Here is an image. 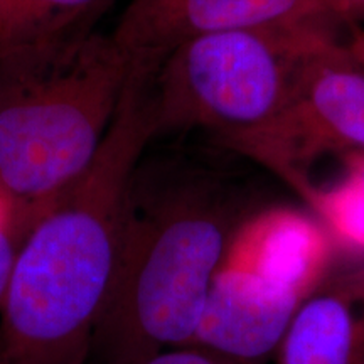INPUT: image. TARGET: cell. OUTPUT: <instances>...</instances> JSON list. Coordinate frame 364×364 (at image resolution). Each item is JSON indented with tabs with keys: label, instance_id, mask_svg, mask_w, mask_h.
Listing matches in <instances>:
<instances>
[{
	"label": "cell",
	"instance_id": "9",
	"mask_svg": "<svg viewBox=\"0 0 364 364\" xmlns=\"http://www.w3.org/2000/svg\"><path fill=\"white\" fill-rule=\"evenodd\" d=\"M277 354L279 364H364V263L322 280Z\"/></svg>",
	"mask_w": 364,
	"mask_h": 364
},
{
	"label": "cell",
	"instance_id": "11",
	"mask_svg": "<svg viewBox=\"0 0 364 364\" xmlns=\"http://www.w3.org/2000/svg\"><path fill=\"white\" fill-rule=\"evenodd\" d=\"M324 225L334 245L364 255V193L358 181L346 172L331 188L309 184L299 193Z\"/></svg>",
	"mask_w": 364,
	"mask_h": 364
},
{
	"label": "cell",
	"instance_id": "13",
	"mask_svg": "<svg viewBox=\"0 0 364 364\" xmlns=\"http://www.w3.org/2000/svg\"><path fill=\"white\" fill-rule=\"evenodd\" d=\"M24 236L26 235L21 230L9 223L7 216L0 218V306H2L17 250H19Z\"/></svg>",
	"mask_w": 364,
	"mask_h": 364
},
{
	"label": "cell",
	"instance_id": "1",
	"mask_svg": "<svg viewBox=\"0 0 364 364\" xmlns=\"http://www.w3.org/2000/svg\"><path fill=\"white\" fill-rule=\"evenodd\" d=\"M257 211L245 182L209 154L145 152L130 181L95 341L100 364L135 363L193 343L231 243Z\"/></svg>",
	"mask_w": 364,
	"mask_h": 364
},
{
	"label": "cell",
	"instance_id": "6",
	"mask_svg": "<svg viewBox=\"0 0 364 364\" xmlns=\"http://www.w3.org/2000/svg\"><path fill=\"white\" fill-rule=\"evenodd\" d=\"M332 16L327 0H129L112 38L132 65L156 68L188 41Z\"/></svg>",
	"mask_w": 364,
	"mask_h": 364
},
{
	"label": "cell",
	"instance_id": "12",
	"mask_svg": "<svg viewBox=\"0 0 364 364\" xmlns=\"http://www.w3.org/2000/svg\"><path fill=\"white\" fill-rule=\"evenodd\" d=\"M129 364H238L199 346L186 344L162 349L152 356Z\"/></svg>",
	"mask_w": 364,
	"mask_h": 364
},
{
	"label": "cell",
	"instance_id": "18",
	"mask_svg": "<svg viewBox=\"0 0 364 364\" xmlns=\"http://www.w3.org/2000/svg\"><path fill=\"white\" fill-rule=\"evenodd\" d=\"M329 9H331V7H329Z\"/></svg>",
	"mask_w": 364,
	"mask_h": 364
},
{
	"label": "cell",
	"instance_id": "17",
	"mask_svg": "<svg viewBox=\"0 0 364 364\" xmlns=\"http://www.w3.org/2000/svg\"><path fill=\"white\" fill-rule=\"evenodd\" d=\"M0 364H4V356H2V348H0Z\"/></svg>",
	"mask_w": 364,
	"mask_h": 364
},
{
	"label": "cell",
	"instance_id": "14",
	"mask_svg": "<svg viewBox=\"0 0 364 364\" xmlns=\"http://www.w3.org/2000/svg\"><path fill=\"white\" fill-rule=\"evenodd\" d=\"M332 16L353 19L364 16V0H327Z\"/></svg>",
	"mask_w": 364,
	"mask_h": 364
},
{
	"label": "cell",
	"instance_id": "5",
	"mask_svg": "<svg viewBox=\"0 0 364 364\" xmlns=\"http://www.w3.org/2000/svg\"><path fill=\"white\" fill-rule=\"evenodd\" d=\"M218 147L260 164L300 193L307 171L327 154L364 152V71L329 36L304 59L279 113Z\"/></svg>",
	"mask_w": 364,
	"mask_h": 364
},
{
	"label": "cell",
	"instance_id": "3",
	"mask_svg": "<svg viewBox=\"0 0 364 364\" xmlns=\"http://www.w3.org/2000/svg\"><path fill=\"white\" fill-rule=\"evenodd\" d=\"M130 71L90 26L0 59V201L22 233L88 171Z\"/></svg>",
	"mask_w": 364,
	"mask_h": 364
},
{
	"label": "cell",
	"instance_id": "8",
	"mask_svg": "<svg viewBox=\"0 0 364 364\" xmlns=\"http://www.w3.org/2000/svg\"><path fill=\"white\" fill-rule=\"evenodd\" d=\"M334 247L317 218L272 206L258 209L243 223L223 265L307 299L326 279Z\"/></svg>",
	"mask_w": 364,
	"mask_h": 364
},
{
	"label": "cell",
	"instance_id": "2",
	"mask_svg": "<svg viewBox=\"0 0 364 364\" xmlns=\"http://www.w3.org/2000/svg\"><path fill=\"white\" fill-rule=\"evenodd\" d=\"M150 70L132 66L88 171L27 231L0 306L4 364H88L112 292L132 176L156 140Z\"/></svg>",
	"mask_w": 364,
	"mask_h": 364
},
{
	"label": "cell",
	"instance_id": "10",
	"mask_svg": "<svg viewBox=\"0 0 364 364\" xmlns=\"http://www.w3.org/2000/svg\"><path fill=\"white\" fill-rule=\"evenodd\" d=\"M105 0H0V59L88 26Z\"/></svg>",
	"mask_w": 364,
	"mask_h": 364
},
{
	"label": "cell",
	"instance_id": "15",
	"mask_svg": "<svg viewBox=\"0 0 364 364\" xmlns=\"http://www.w3.org/2000/svg\"><path fill=\"white\" fill-rule=\"evenodd\" d=\"M344 46L358 66L364 71V27H354L349 34V41Z\"/></svg>",
	"mask_w": 364,
	"mask_h": 364
},
{
	"label": "cell",
	"instance_id": "16",
	"mask_svg": "<svg viewBox=\"0 0 364 364\" xmlns=\"http://www.w3.org/2000/svg\"><path fill=\"white\" fill-rule=\"evenodd\" d=\"M346 157H348V162H346L348 164V174H351L358 181L364 193V152L351 154V156Z\"/></svg>",
	"mask_w": 364,
	"mask_h": 364
},
{
	"label": "cell",
	"instance_id": "4",
	"mask_svg": "<svg viewBox=\"0 0 364 364\" xmlns=\"http://www.w3.org/2000/svg\"><path fill=\"white\" fill-rule=\"evenodd\" d=\"M324 22L228 31L176 48L149 78L156 139L203 130L218 144L267 124L284 107L304 59L331 36Z\"/></svg>",
	"mask_w": 364,
	"mask_h": 364
},
{
	"label": "cell",
	"instance_id": "7",
	"mask_svg": "<svg viewBox=\"0 0 364 364\" xmlns=\"http://www.w3.org/2000/svg\"><path fill=\"white\" fill-rule=\"evenodd\" d=\"M304 300L252 273L223 265L191 344L238 364H262L279 351Z\"/></svg>",
	"mask_w": 364,
	"mask_h": 364
}]
</instances>
